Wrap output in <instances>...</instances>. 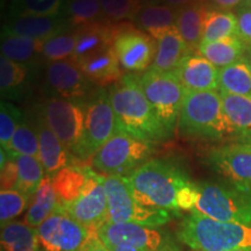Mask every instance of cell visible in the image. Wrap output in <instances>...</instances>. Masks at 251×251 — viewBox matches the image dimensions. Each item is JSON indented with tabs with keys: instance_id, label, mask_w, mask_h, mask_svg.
Instances as JSON below:
<instances>
[{
	"instance_id": "obj_11",
	"label": "cell",
	"mask_w": 251,
	"mask_h": 251,
	"mask_svg": "<svg viewBox=\"0 0 251 251\" xmlns=\"http://www.w3.org/2000/svg\"><path fill=\"white\" fill-rule=\"evenodd\" d=\"M122 70L140 72L150 69L157 51V41L131 23L118 24L113 43Z\"/></svg>"
},
{
	"instance_id": "obj_29",
	"label": "cell",
	"mask_w": 251,
	"mask_h": 251,
	"mask_svg": "<svg viewBox=\"0 0 251 251\" xmlns=\"http://www.w3.org/2000/svg\"><path fill=\"white\" fill-rule=\"evenodd\" d=\"M220 92L251 98V67L247 58L219 69Z\"/></svg>"
},
{
	"instance_id": "obj_19",
	"label": "cell",
	"mask_w": 251,
	"mask_h": 251,
	"mask_svg": "<svg viewBox=\"0 0 251 251\" xmlns=\"http://www.w3.org/2000/svg\"><path fill=\"white\" fill-rule=\"evenodd\" d=\"M33 124L39 135V159L45 168L46 175L52 177L62 169L69 165H74L71 164V161L75 158L47 124L41 108L35 115Z\"/></svg>"
},
{
	"instance_id": "obj_17",
	"label": "cell",
	"mask_w": 251,
	"mask_h": 251,
	"mask_svg": "<svg viewBox=\"0 0 251 251\" xmlns=\"http://www.w3.org/2000/svg\"><path fill=\"white\" fill-rule=\"evenodd\" d=\"M174 74L185 91H216L219 68L199 52H191L181 59Z\"/></svg>"
},
{
	"instance_id": "obj_50",
	"label": "cell",
	"mask_w": 251,
	"mask_h": 251,
	"mask_svg": "<svg viewBox=\"0 0 251 251\" xmlns=\"http://www.w3.org/2000/svg\"><path fill=\"white\" fill-rule=\"evenodd\" d=\"M165 251H180V249H179V247H178V244H177V246L172 247V248H170V249H168Z\"/></svg>"
},
{
	"instance_id": "obj_26",
	"label": "cell",
	"mask_w": 251,
	"mask_h": 251,
	"mask_svg": "<svg viewBox=\"0 0 251 251\" xmlns=\"http://www.w3.org/2000/svg\"><path fill=\"white\" fill-rule=\"evenodd\" d=\"M247 46L238 36H228L212 42H201L198 52L221 69L243 58Z\"/></svg>"
},
{
	"instance_id": "obj_42",
	"label": "cell",
	"mask_w": 251,
	"mask_h": 251,
	"mask_svg": "<svg viewBox=\"0 0 251 251\" xmlns=\"http://www.w3.org/2000/svg\"><path fill=\"white\" fill-rule=\"evenodd\" d=\"M238 37L247 47H251V6L242 5L237 9Z\"/></svg>"
},
{
	"instance_id": "obj_48",
	"label": "cell",
	"mask_w": 251,
	"mask_h": 251,
	"mask_svg": "<svg viewBox=\"0 0 251 251\" xmlns=\"http://www.w3.org/2000/svg\"><path fill=\"white\" fill-rule=\"evenodd\" d=\"M142 6H150V5H158L161 4L163 0H140Z\"/></svg>"
},
{
	"instance_id": "obj_35",
	"label": "cell",
	"mask_w": 251,
	"mask_h": 251,
	"mask_svg": "<svg viewBox=\"0 0 251 251\" xmlns=\"http://www.w3.org/2000/svg\"><path fill=\"white\" fill-rule=\"evenodd\" d=\"M29 67L11 61L1 55L0 57V90L2 98L14 97L27 79Z\"/></svg>"
},
{
	"instance_id": "obj_27",
	"label": "cell",
	"mask_w": 251,
	"mask_h": 251,
	"mask_svg": "<svg viewBox=\"0 0 251 251\" xmlns=\"http://www.w3.org/2000/svg\"><path fill=\"white\" fill-rule=\"evenodd\" d=\"M58 207V200L51 183V177L47 176L39 188L31 197V202L25 218V224L33 228L40 227Z\"/></svg>"
},
{
	"instance_id": "obj_53",
	"label": "cell",
	"mask_w": 251,
	"mask_h": 251,
	"mask_svg": "<svg viewBox=\"0 0 251 251\" xmlns=\"http://www.w3.org/2000/svg\"><path fill=\"white\" fill-rule=\"evenodd\" d=\"M65 1H69V0H65Z\"/></svg>"
},
{
	"instance_id": "obj_41",
	"label": "cell",
	"mask_w": 251,
	"mask_h": 251,
	"mask_svg": "<svg viewBox=\"0 0 251 251\" xmlns=\"http://www.w3.org/2000/svg\"><path fill=\"white\" fill-rule=\"evenodd\" d=\"M30 197L19 192L17 190L1 191L0 192V221L1 227L8 222H11L15 216L20 215Z\"/></svg>"
},
{
	"instance_id": "obj_28",
	"label": "cell",
	"mask_w": 251,
	"mask_h": 251,
	"mask_svg": "<svg viewBox=\"0 0 251 251\" xmlns=\"http://www.w3.org/2000/svg\"><path fill=\"white\" fill-rule=\"evenodd\" d=\"M234 135L251 143V98L220 92Z\"/></svg>"
},
{
	"instance_id": "obj_10",
	"label": "cell",
	"mask_w": 251,
	"mask_h": 251,
	"mask_svg": "<svg viewBox=\"0 0 251 251\" xmlns=\"http://www.w3.org/2000/svg\"><path fill=\"white\" fill-rule=\"evenodd\" d=\"M40 250L80 251L98 231L90 230L72 219L64 209L56 211L37 227Z\"/></svg>"
},
{
	"instance_id": "obj_33",
	"label": "cell",
	"mask_w": 251,
	"mask_h": 251,
	"mask_svg": "<svg viewBox=\"0 0 251 251\" xmlns=\"http://www.w3.org/2000/svg\"><path fill=\"white\" fill-rule=\"evenodd\" d=\"M228 36H238L237 17L228 9L211 7L206 17L202 42H212Z\"/></svg>"
},
{
	"instance_id": "obj_23",
	"label": "cell",
	"mask_w": 251,
	"mask_h": 251,
	"mask_svg": "<svg viewBox=\"0 0 251 251\" xmlns=\"http://www.w3.org/2000/svg\"><path fill=\"white\" fill-rule=\"evenodd\" d=\"M191 50L180 35L177 27H174L157 40V51L150 69L156 71L174 72L185 56L191 54Z\"/></svg>"
},
{
	"instance_id": "obj_4",
	"label": "cell",
	"mask_w": 251,
	"mask_h": 251,
	"mask_svg": "<svg viewBox=\"0 0 251 251\" xmlns=\"http://www.w3.org/2000/svg\"><path fill=\"white\" fill-rule=\"evenodd\" d=\"M178 127L181 135L220 140L234 135L218 91H185Z\"/></svg>"
},
{
	"instance_id": "obj_38",
	"label": "cell",
	"mask_w": 251,
	"mask_h": 251,
	"mask_svg": "<svg viewBox=\"0 0 251 251\" xmlns=\"http://www.w3.org/2000/svg\"><path fill=\"white\" fill-rule=\"evenodd\" d=\"M77 46V36L74 31H63L45 41L42 56L49 62L72 58Z\"/></svg>"
},
{
	"instance_id": "obj_46",
	"label": "cell",
	"mask_w": 251,
	"mask_h": 251,
	"mask_svg": "<svg viewBox=\"0 0 251 251\" xmlns=\"http://www.w3.org/2000/svg\"><path fill=\"white\" fill-rule=\"evenodd\" d=\"M164 4L175 8H181L184 6L194 4V2H207V0H163Z\"/></svg>"
},
{
	"instance_id": "obj_47",
	"label": "cell",
	"mask_w": 251,
	"mask_h": 251,
	"mask_svg": "<svg viewBox=\"0 0 251 251\" xmlns=\"http://www.w3.org/2000/svg\"><path fill=\"white\" fill-rule=\"evenodd\" d=\"M105 246L108 248L109 251H143V250L136 249V248H133V247L117 246V244H111V243H105Z\"/></svg>"
},
{
	"instance_id": "obj_1",
	"label": "cell",
	"mask_w": 251,
	"mask_h": 251,
	"mask_svg": "<svg viewBox=\"0 0 251 251\" xmlns=\"http://www.w3.org/2000/svg\"><path fill=\"white\" fill-rule=\"evenodd\" d=\"M109 91L119 129L148 142L170 139L140 83V76L125 75Z\"/></svg>"
},
{
	"instance_id": "obj_14",
	"label": "cell",
	"mask_w": 251,
	"mask_h": 251,
	"mask_svg": "<svg viewBox=\"0 0 251 251\" xmlns=\"http://www.w3.org/2000/svg\"><path fill=\"white\" fill-rule=\"evenodd\" d=\"M61 208L84 227L98 231L102 225L108 222V202L103 176L90 169L89 178L80 196Z\"/></svg>"
},
{
	"instance_id": "obj_20",
	"label": "cell",
	"mask_w": 251,
	"mask_h": 251,
	"mask_svg": "<svg viewBox=\"0 0 251 251\" xmlns=\"http://www.w3.org/2000/svg\"><path fill=\"white\" fill-rule=\"evenodd\" d=\"M118 24L103 18L96 23L84 25L75 29L77 46L71 59L75 62L113 47L118 33Z\"/></svg>"
},
{
	"instance_id": "obj_2",
	"label": "cell",
	"mask_w": 251,
	"mask_h": 251,
	"mask_svg": "<svg viewBox=\"0 0 251 251\" xmlns=\"http://www.w3.org/2000/svg\"><path fill=\"white\" fill-rule=\"evenodd\" d=\"M126 178L140 203L177 213L181 191L192 183L180 166L163 159H150Z\"/></svg>"
},
{
	"instance_id": "obj_52",
	"label": "cell",
	"mask_w": 251,
	"mask_h": 251,
	"mask_svg": "<svg viewBox=\"0 0 251 251\" xmlns=\"http://www.w3.org/2000/svg\"><path fill=\"white\" fill-rule=\"evenodd\" d=\"M247 59H248V62H249V64H250V67H251V54L249 56V58H247Z\"/></svg>"
},
{
	"instance_id": "obj_51",
	"label": "cell",
	"mask_w": 251,
	"mask_h": 251,
	"mask_svg": "<svg viewBox=\"0 0 251 251\" xmlns=\"http://www.w3.org/2000/svg\"><path fill=\"white\" fill-rule=\"evenodd\" d=\"M243 5L251 6V0H244V4H243Z\"/></svg>"
},
{
	"instance_id": "obj_32",
	"label": "cell",
	"mask_w": 251,
	"mask_h": 251,
	"mask_svg": "<svg viewBox=\"0 0 251 251\" xmlns=\"http://www.w3.org/2000/svg\"><path fill=\"white\" fill-rule=\"evenodd\" d=\"M45 41L30 39V37L8 35H1V55L11 61L29 64L35 61L37 56L42 55Z\"/></svg>"
},
{
	"instance_id": "obj_3",
	"label": "cell",
	"mask_w": 251,
	"mask_h": 251,
	"mask_svg": "<svg viewBox=\"0 0 251 251\" xmlns=\"http://www.w3.org/2000/svg\"><path fill=\"white\" fill-rule=\"evenodd\" d=\"M177 238L196 251H230L251 248V226L224 222L191 213L177 228Z\"/></svg>"
},
{
	"instance_id": "obj_24",
	"label": "cell",
	"mask_w": 251,
	"mask_h": 251,
	"mask_svg": "<svg viewBox=\"0 0 251 251\" xmlns=\"http://www.w3.org/2000/svg\"><path fill=\"white\" fill-rule=\"evenodd\" d=\"M91 168L69 165L51 177V183L57 196L58 206L65 207L74 202L85 187Z\"/></svg>"
},
{
	"instance_id": "obj_21",
	"label": "cell",
	"mask_w": 251,
	"mask_h": 251,
	"mask_svg": "<svg viewBox=\"0 0 251 251\" xmlns=\"http://www.w3.org/2000/svg\"><path fill=\"white\" fill-rule=\"evenodd\" d=\"M76 63L87 80L101 87L114 85L125 76L113 47L86 56Z\"/></svg>"
},
{
	"instance_id": "obj_8",
	"label": "cell",
	"mask_w": 251,
	"mask_h": 251,
	"mask_svg": "<svg viewBox=\"0 0 251 251\" xmlns=\"http://www.w3.org/2000/svg\"><path fill=\"white\" fill-rule=\"evenodd\" d=\"M85 121L81 139L72 152V157L78 161H87L111 139L119 129L117 117L113 109L109 91L100 90L91 97L84 105Z\"/></svg>"
},
{
	"instance_id": "obj_37",
	"label": "cell",
	"mask_w": 251,
	"mask_h": 251,
	"mask_svg": "<svg viewBox=\"0 0 251 251\" xmlns=\"http://www.w3.org/2000/svg\"><path fill=\"white\" fill-rule=\"evenodd\" d=\"M65 0H12L9 18L64 14Z\"/></svg>"
},
{
	"instance_id": "obj_43",
	"label": "cell",
	"mask_w": 251,
	"mask_h": 251,
	"mask_svg": "<svg viewBox=\"0 0 251 251\" xmlns=\"http://www.w3.org/2000/svg\"><path fill=\"white\" fill-rule=\"evenodd\" d=\"M9 156V155H8ZM18 181V166L12 156L1 168V191L15 190Z\"/></svg>"
},
{
	"instance_id": "obj_40",
	"label": "cell",
	"mask_w": 251,
	"mask_h": 251,
	"mask_svg": "<svg viewBox=\"0 0 251 251\" xmlns=\"http://www.w3.org/2000/svg\"><path fill=\"white\" fill-rule=\"evenodd\" d=\"M24 113L13 103L1 101L0 103V143L1 148H7L12 137L24 120Z\"/></svg>"
},
{
	"instance_id": "obj_18",
	"label": "cell",
	"mask_w": 251,
	"mask_h": 251,
	"mask_svg": "<svg viewBox=\"0 0 251 251\" xmlns=\"http://www.w3.org/2000/svg\"><path fill=\"white\" fill-rule=\"evenodd\" d=\"M69 23L64 14L61 15H24L8 18L2 28V34L30 37L47 41L50 37L67 31Z\"/></svg>"
},
{
	"instance_id": "obj_12",
	"label": "cell",
	"mask_w": 251,
	"mask_h": 251,
	"mask_svg": "<svg viewBox=\"0 0 251 251\" xmlns=\"http://www.w3.org/2000/svg\"><path fill=\"white\" fill-rule=\"evenodd\" d=\"M41 111L47 124L72 155L83 134L85 121L84 105L77 100L52 97L43 102Z\"/></svg>"
},
{
	"instance_id": "obj_34",
	"label": "cell",
	"mask_w": 251,
	"mask_h": 251,
	"mask_svg": "<svg viewBox=\"0 0 251 251\" xmlns=\"http://www.w3.org/2000/svg\"><path fill=\"white\" fill-rule=\"evenodd\" d=\"M64 15L69 26L75 29L105 18L99 0H69L65 4Z\"/></svg>"
},
{
	"instance_id": "obj_36",
	"label": "cell",
	"mask_w": 251,
	"mask_h": 251,
	"mask_svg": "<svg viewBox=\"0 0 251 251\" xmlns=\"http://www.w3.org/2000/svg\"><path fill=\"white\" fill-rule=\"evenodd\" d=\"M4 149L8 153L39 157V135H37V130L34 124H30L26 119H24L15 130L7 148Z\"/></svg>"
},
{
	"instance_id": "obj_6",
	"label": "cell",
	"mask_w": 251,
	"mask_h": 251,
	"mask_svg": "<svg viewBox=\"0 0 251 251\" xmlns=\"http://www.w3.org/2000/svg\"><path fill=\"white\" fill-rule=\"evenodd\" d=\"M108 202V221L115 224H136L158 228L171 221L177 212L144 206L135 199L127 178L124 176H103Z\"/></svg>"
},
{
	"instance_id": "obj_13",
	"label": "cell",
	"mask_w": 251,
	"mask_h": 251,
	"mask_svg": "<svg viewBox=\"0 0 251 251\" xmlns=\"http://www.w3.org/2000/svg\"><path fill=\"white\" fill-rule=\"evenodd\" d=\"M98 235L105 243L133 247L143 251H165L177 246L168 231L129 222H106L98 229Z\"/></svg>"
},
{
	"instance_id": "obj_25",
	"label": "cell",
	"mask_w": 251,
	"mask_h": 251,
	"mask_svg": "<svg viewBox=\"0 0 251 251\" xmlns=\"http://www.w3.org/2000/svg\"><path fill=\"white\" fill-rule=\"evenodd\" d=\"M178 17V8L166 4L143 6L140 13L135 18V23L140 29L146 31L156 41L176 27Z\"/></svg>"
},
{
	"instance_id": "obj_5",
	"label": "cell",
	"mask_w": 251,
	"mask_h": 251,
	"mask_svg": "<svg viewBox=\"0 0 251 251\" xmlns=\"http://www.w3.org/2000/svg\"><path fill=\"white\" fill-rule=\"evenodd\" d=\"M197 202L192 213L224 222L251 226V186L233 183H196Z\"/></svg>"
},
{
	"instance_id": "obj_22",
	"label": "cell",
	"mask_w": 251,
	"mask_h": 251,
	"mask_svg": "<svg viewBox=\"0 0 251 251\" xmlns=\"http://www.w3.org/2000/svg\"><path fill=\"white\" fill-rule=\"evenodd\" d=\"M211 7L208 2H194L178 8L176 27L192 52H198L201 45L206 17Z\"/></svg>"
},
{
	"instance_id": "obj_30",
	"label": "cell",
	"mask_w": 251,
	"mask_h": 251,
	"mask_svg": "<svg viewBox=\"0 0 251 251\" xmlns=\"http://www.w3.org/2000/svg\"><path fill=\"white\" fill-rule=\"evenodd\" d=\"M1 251H40L37 228L18 221L2 226Z\"/></svg>"
},
{
	"instance_id": "obj_15",
	"label": "cell",
	"mask_w": 251,
	"mask_h": 251,
	"mask_svg": "<svg viewBox=\"0 0 251 251\" xmlns=\"http://www.w3.org/2000/svg\"><path fill=\"white\" fill-rule=\"evenodd\" d=\"M209 168L229 181L251 186V147L231 144L213 149L206 157Z\"/></svg>"
},
{
	"instance_id": "obj_39",
	"label": "cell",
	"mask_w": 251,
	"mask_h": 251,
	"mask_svg": "<svg viewBox=\"0 0 251 251\" xmlns=\"http://www.w3.org/2000/svg\"><path fill=\"white\" fill-rule=\"evenodd\" d=\"M103 17L113 23L124 20H135L142 9L140 0H99Z\"/></svg>"
},
{
	"instance_id": "obj_54",
	"label": "cell",
	"mask_w": 251,
	"mask_h": 251,
	"mask_svg": "<svg viewBox=\"0 0 251 251\" xmlns=\"http://www.w3.org/2000/svg\"><path fill=\"white\" fill-rule=\"evenodd\" d=\"M249 144H250V147H251V143H249Z\"/></svg>"
},
{
	"instance_id": "obj_7",
	"label": "cell",
	"mask_w": 251,
	"mask_h": 251,
	"mask_svg": "<svg viewBox=\"0 0 251 251\" xmlns=\"http://www.w3.org/2000/svg\"><path fill=\"white\" fill-rule=\"evenodd\" d=\"M152 153V144L126 131L115 134L92 157L93 169L101 176L127 177L139 166L148 162Z\"/></svg>"
},
{
	"instance_id": "obj_49",
	"label": "cell",
	"mask_w": 251,
	"mask_h": 251,
	"mask_svg": "<svg viewBox=\"0 0 251 251\" xmlns=\"http://www.w3.org/2000/svg\"><path fill=\"white\" fill-rule=\"evenodd\" d=\"M230 251H251V248H238V249H234Z\"/></svg>"
},
{
	"instance_id": "obj_9",
	"label": "cell",
	"mask_w": 251,
	"mask_h": 251,
	"mask_svg": "<svg viewBox=\"0 0 251 251\" xmlns=\"http://www.w3.org/2000/svg\"><path fill=\"white\" fill-rule=\"evenodd\" d=\"M140 83L157 117L172 136L179 120L185 97V89L179 79L174 72L148 69L140 76Z\"/></svg>"
},
{
	"instance_id": "obj_31",
	"label": "cell",
	"mask_w": 251,
	"mask_h": 251,
	"mask_svg": "<svg viewBox=\"0 0 251 251\" xmlns=\"http://www.w3.org/2000/svg\"><path fill=\"white\" fill-rule=\"evenodd\" d=\"M8 155L13 157L18 166V181L15 190L31 198L46 177L42 163L40 162L39 157L17 155V153H8Z\"/></svg>"
},
{
	"instance_id": "obj_45",
	"label": "cell",
	"mask_w": 251,
	"mask_h": 251,
	"mask_svg": "<svg viewBox=\"0 0 251 251\" xmlns=\"http://www.w3.org/2000/svg\"><path fill=\"white\" fill-rule=\"evenodd\" d=\"M207 2H212L213 5L218 6L219 8L222 9H230L234 7H237V6L243 5L244 0H207Z\"/></svg>"
},
{
	"instance_id": "obj_44",
	"label": "cell",
	"mask_w": 251,
	"mask_h": 251,
	"mask_svg": "<svg viewBox=\"0 0 251 251\" xmlns=\"http://www.w3.org/2000/svg\"><path fill=\"white\" fill-rule=\"evenodd\" d=\"M80 251H109L108 248L105 246V243L100 240L99 235L97 234L90 240V242L86 244Z\"/></svg>"
},
{
	"instance_id": "obj_16",
	"label": "cell",
	"mask_w": 251,
	"mask_h": 251,
	"mask_svg": "<svg viewBox=\"0 0 251 251\" xmlns=\"http://www.w3.org/2000/svg\"><path fill=\"white\" fill-rule=\"evenodd\" d=\"M47 81L61 98L79 101L87 92V78L74 59L50 62L46 70Z\"/></svg>"
}]
</instances>
